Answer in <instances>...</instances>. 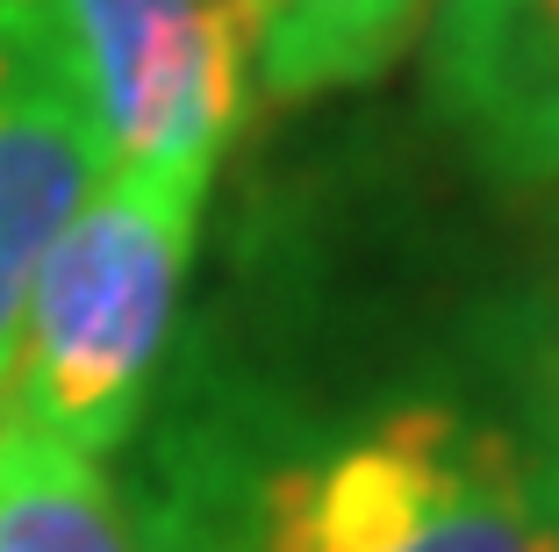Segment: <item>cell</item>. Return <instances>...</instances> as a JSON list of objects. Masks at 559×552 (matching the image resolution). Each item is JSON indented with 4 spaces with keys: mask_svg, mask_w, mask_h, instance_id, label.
Segmentation results:
<instances>
[{
    "mask_svg": "<svg viewBox=\"0 0 559 552\" xmlns=\"http://www.w3.org/2000/svg\"><path fill=\"white\" fill-rule=\"evenodd\" d=\"M108 173L94 122L66 86L0 44V380L22 338V302L58 244V230L86 209Z\"/></svg>",
    "mask_w": 559,
    "mask_h": 552,
    "instance_id": "5b68a950",
    "label": "cell"
},
{
    "mask_svg": "<svg viewBox=\"0 0 559 552\" xmlns=\"http://www.w3.org/2000/svg\"><path fill=\"white\" fill-rule=\"evenodd\" d=\"M545 453H552V467H559V409H552V445H545Z\"/></svg>",
    "mask_w": 559,
    "mask_h": 552,
    "instance_id": "ba28073f",
    "label": "cell"
},
{
    "mask_svg": "<svg viewBox=\"0 0 559 552\" xmlns=\"http://www.w3.org/2000/svg\"><path fill=\"white\" fill-rule=\"evenodd\" d=\"M0 552H144L94 459L0 416Z\"/></svg>",
    "mask_w": 559,
    "mask_h": 552,
    "instance_id": "52a82bcc",
    "label": "cell"
},
{
    "mask_svg": "<svg viewBox=\"0 0 559 552\" xmlns=\"http://www.w3.org/2000/svg\"><path fill=\"white\" fill-rule=\"evenodd\" d=\"M173 538V552H559V467L460 402H388L194 481Z\"/></svg>",
    "mask_w": 559,
    "mask_h": 552,
    "instance_id": "6da1fadb",
    "label": "cell"
},
{
    "mask_svg": "<svg viewBox=\"0 0 559 552\" xmlns=\"http://www.w3.org/2000/svg\"><path fill=\"white\" fill-rule=\"evenodd\" d=\"M201 201L209 173H100L29 280L0 416L86 459L130 438L194 273Z\"/></svg>",
    "mask_w": 559,
    "mask_h": 552,
    "instance_id": "7a4b0ae2",
    "label": "cell"
},
{
    "mask_svg": "<svg viewBox=\"0 0 559 552\" xmlns=\"http://www.w3.org/2000/svg\"><path fill=\"white\" fill-rule=\"evenodd\" d=\"M430 101L502 187L559 179V0H444L430 22Z\"/></svg>",
    "mask_w": 559,
    "mask_h": 552,
    "instance_id": "277c9868",
    "label": "cell"
},
{
    "mask_svg": "<svg viewBox=\"0 0 559 552\" xmlns=\"http://www.w3.org/2000/svg\"><path fill=\"white\" fill-rule=\"evenodd\" d=\"M430 0H245L251 86L265 101H316L366 86L409 50Z\"/></svg>",
    "mask_w": 559,
    "mask_h": 552,
    "instance_id": "8992f818",
    "label": "cell"
},
{
    "mask_svg": "<svg viewBox=\"0 0 559 552\" xmlns=\"http://www.w3.org/2000/svg\"><path fill=\"white\" fill-rule=\"evenodd\" d=\"M0 44L80 101L108 173H215L245 122V0H0Z\"/></svg>",
    "mask_w": 559,
    "mask_h": 552,
    "instance_id": "3957f363",
    "label": "cell"
}]
</instances>
